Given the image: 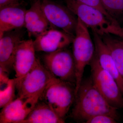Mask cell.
<instances>
[{"mask_svg": "<svg viewBox=\"0 0 123 123\" xmlns=\"http://www.w3.org/2000/svg\"><path fill=\"white\" fill-rule=\"evenodd\" d=\"M74 101L71 117L77 122L85 123L92 117L101 114L118 119V109L108 103L95 86L91 77L82 80Z\"/></svg>", "mask_w": 123, "mask_h": 123, "instance_id": "cell-1", "label": "cell"}, {"mask_svg": "<svg viewBox=\"0 0 123 123\" xmlns=\"http://www.w3.org/2000/svg\"><path fill=\"white\" fill-rule=\"evenodd\" d=\"M66 6L88 28L101 36L111 35L123 39L120 26L114 24L98 9L76 0H66Z\"/></svg>", "mask_w": 123, "mask_h": 123, "instance_id": "cell-2", "label": "cell"}, {"mask_svg": "<svg viewBox=\"0 0 123 123\" xmlns=\"http://www.w3.org/2000/svg\"><path fill=\"white\" fill-rule=\"evenodd\" d=\"M88 27L78 18L75 36L72 43L76 73L75 95L83 80L86 66L90 64L94 56L95 48Z\"/></svg>", "mask_w": 123, "mask_h": 123, "instance_id": "cell-3", "label": "cell"}, {"mask_svg": "<svg viewBox=\"0 0 123 123\" xmlns=\"http://www.w3.org/2000/svg\"><path fill=\"white\" fill-rule=\"evenodd\" d=\"M75 97V84L55 78L46 87L39 99L47 104L64 120Z\"/></svg>", "mask_w": 123, "mask_h": 123, "instance_id": "cell-4", "label": "cell"}, {"mask_svg": "<svg viewBox=\"0 0 123 123\" xmlns=\"http://www.w3.org/2000/svg\"><path fill=\"white\" fill-rule=\"evenodd\" d=\"M90 65L91 79L95 86L111 105L117 109L123 108V95L116 81L100 65L95 54Z\"/></svg>", "mask_w": 123, "mask_h": 123, "instance_id": "cell-5", "label": "cell"}, {"mask_svg": "<svg viewBox=\"0 0 123 123\" xmlns=\"http://www.w3.org/2000/svg\"><path fill=\"white\" fill-rule=\"evenodd\" d=\"M55 78L37 59L34 66L24 77L20 79L15 78L18 97H31L42 94Z\"/></svg>", "mask_w": 123, "mask_h": 123, "instance_id": "cell-6", "label": "cell"}, {"mask_svg": "<svg viewBox=\"0 0 123 123\" xmlns=\"http://www.w3.org/2000/svg\"><path fill=\"white\" fill-rule=\"evenodd\" d=\"M44 65L56 79L75 84L76 73L72 54L66 48L43 56Z\"/></svg>", "mask_w": 123, "mask_h": 123, "instance_id": "cell-7", "label": "cell"}, {"mask_svg": "<svg viewBox=\"0 0 123 123\" xmlns=\"http://www.w3.org/2000/svg\"><path fill=\"white\" fill-rule=\"evenodd\" d=\"M41 7L51 26L75 36L78 18L67 6L50 0H43Z\"/></svg>", "mask_w": 123, "mask_h": 123, "instance_id": "cell-8", "label": "cell"}, {"mask_svg": "<svg viewBox=\"0 0 123 123\" xmlns=\"http://www.w3.org/2000/svg\"><path fill=\"white\" fill-rule=\"evenodd\" d=\"M41 95L31 97H18L2 108L0 123H20L28 116Z\"/></svg>", "mask_w": 123, "mask_h": 123, "instance_id": "cell-9", "label": "cell"}, {"mask_svg": "<svg viewBox=\"0 0 123 123\" xmlns=\"http://www.w3.org/2000/svg\"><path fill=\"white\" fill-rule=\"evenodd\" d=\"M74 37L61 30L52 28L36 37L33 42L36 51L51 53L66 48L72 43Z\"/></svg>", "mask_w": 123, "mask_h": 123, "instance_id": "cell-10", "label": "cell"}, {"mask_svg": "<svg viewBox=\"0 0 123 123\" xmlns=\"http://www.w3.org/2000/svg\"><path fill=\"white\" fill-rule=\"evenodd\" d=\"M20 30L8 31L0 37V69L8 73L13 68L16 50L23 40V33Z\"/></svg>", "mask_w": 123, "mask_h": 123, "instance_id": "cell-11", "label": "cell"}, {"mask_svg": "<svg viewBox=\"0 0 123 123\" xmlns=\"http://www.w3.org/2000/svg\"><path fill=\"white\" fill-rule=\"evenodd\" d=\"M36 52L33 40H23L20 43L15 51L13 64L15 78L21 79L34 66L37 59Z\"/></svg>", "mask_w": 123, "mask_h": 123, "instance_id": "cell-12", "label": "cell"}, {"mask_svg": "<svg viewBox=\"0 0 123 123\" xmlns=\"http://www.w3.org/2000/svg\"><path fill=\"white\" fill-rule=\"evenodd\" d=\"M93 42L97 55L102 68L111 75L123 95V78L119 73L109 49L101 36L93 32Z\"/></svg>", "mask_w": 123, "mask_h": 123, "instance_id": "cell-13", "label": "cell"}, {"mask_svg": "<svg viewBox=\"0 0 123 123\" xmlns=\"http://www.w3.org/2000/svg\"><path fill=\"white\" fill-rule=\"evenodd\" d=\"M50 26L41 7V0H37L26 10L24 27L30 36L36 37L48 30Z\"/></svg>", "mask_w": 123, "mask_h": 123, "instance_id": "cell-14", "label": "cell"}, {"mask_svg": "<svg viewBox=\"0 0 123 123\" xmlns=\"http://www.w3.org/2000/svg\"><path fill=\"white\" fill-rule=\"evenodd\" d=\"M26 11L21 5L0 8V37L6 32L24 27Z\"/></svg>", "mask_w": 123, "mask_h": 123, "instance_id": "cell-15", "label": "cell"}, {"mask_svg": "<svg viewBox=\"0 0 123 123\" xmlns=\"http://www.w3.org/2000/svg\"><path fill=\"white\" fill-rule=\"evenodd\" d=\"M61 118L47 104L39 99L34 107L20 123H63Z\"/></svg>", "mask_w": 123, "mask_h": 123, "instance_id": "cell-16", "label": "cell"}, {"mask_svg": "<svg viewBox=\"0 0 123 123\" xmlns=\"http://www.w3.org/2000/svg\"><path fill=\"white\" fill-rule=\"evenodd\" d=\"M102 37L110 50L117 68L123 78V41L113 37L111 35Z\"/></svg>", "mask_w": 123, "mask_h": 123, "instance_id": "cell-17", "label": "cell"}, {"mask_svg": "<svg viewBox=\"0 0 123 123\" xmlns=\"http://www.w3.org/2000/svg\"><path fill=\"white\" fill-rule=\"evenodd\" d=\"M108 13L119 23L123 18V0H101Z\"/></svg>", "mask_w": 123, "mask_h": 123, "instance_id": "cell-18", "label": "cell"}, {"mask_svg": "<svg viewBox=\"0 0 123 123\" xmlns=\"http://www.w3.org/2000/svg\"><path fill=\"white\" fill-rule=\"evenodd\" d=\"M16 90L15 79H9L0 92V107L3 108L15 99Z\"/></svg>", "mask_w": 123, "mask_h": 123, "instance_id": "cell-19", "label": "cell"}, {"mask_svg": "<svg viewBox=\"0 0 123 123\" xmlns=\"http://www.w3.org/2000/svg\"><path fill=\"white\" fill-rule=\"evenodd\" d=\"M84 4L94 7L98 9L104 14L114 24L120 25L119 23L114 19L106 11L101 2V0H76Z\"/></svg>", "mask_w": 123, "mask_h": 123, "instance_id": "cell-20", "label": "cell"}, {"mask_svg": "<svg viewBox=\"0 0 123 123\" xmlns=\"http://www.w3.org/2000/svg\"><path fill=\"white\" fill-rule=\"evenodd\" d=\"M86 123H116V120L111 117L105 114L98 115L86 121Z\"/></svg>", "mask_w": 123, "mask_h": 123, "instance_id": "cell-21", "label": "cell"}, {"mask_svg": "<svg viewBox=\"0 0 123 123\" xmlns=\"http://www.w3.org/2000/svg\"><path fill=\"white\" fill-rule=\"evenodd\" d=\"M21 0H0V8L10 6L20 5Z\"/></svg>", "mask_w": 123, "mask_h": 123, "instance_id": "cell-22", "label": "cell"}, {"mask_svg": "<svg viewBox=\"0 0 123 123\" xmlns=\"http://www.w3.org/2000/svg\"><path fill=\"white\" fill-rule=\"evenodd\" d=\"M122 29H123V27H122Z\"/></svg>", "mask_w": 123, "mask_h": 123, "instance_id": "cell-23", "label": "cell"}, {"mask_svg": "<svg viewBox=\"0 0 123 123\" xmlns=\"http://www.w3.org/2000/svg\"></svg>", "mask_w": 123, "mask_h": 123, "instance_id": "cell-24", "label": "cell"}]
</instances>
